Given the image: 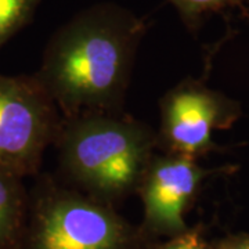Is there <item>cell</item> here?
<instances>
[{
  "label": "cell",
  "mask_w": 249,
  "mask_h": 249,
  "mask_svg": "<svg viewBox=\"0 0 249 249\" xmlns=\"http://www.w3.org/2000/svg\"><path fill=\"white\" fill-rule=\"evenodd\" d=\"M145 24L112 3L80 11L46 47L35 78L62 119L121 112Z\"/></svg>",
  "instance_id": "obj_1"
},
{
  "label": "cell",
  "mask_w": 249,
  "mask_h": 249,
  "mask_svg": "<svg viewBox=\"0 0 249 249\" xmlns=\"http://www.w3.org/2000/svg\"><path fill=\"white\" fill-rule=\"evenodd\" d=\"M54 144L72 188L115 206L137 191L158 148V134L121 112L89 114L62 119Z\"/></svg>",
  "instance_id": "obj_2"
},
{
  "label": "cell",
  "mask_w": 249,
  "mask_h": 249,
  "mask_svg": "<svg viewBox=\"0 0 249 249\" xmlns=\"http://www.w3.org/2000/svg\"><path fill=\"white\" fill-rule=\"evenodd\" d=\"M155 242L115 206L46 176L29 193L27 217L14 249H151Z\"/></svg>",
  "instance_id": "obj_3"
},
{
  "label": "cell",
  "mask_w": 249,
  "mask_h": 249,
  "mask_svg": "<svg viewBox=\"0 0 249 249\" xmlns=\"http://www.w3.org/2000/svg\"><path fill=\"white\" fill-rule=\"evenodd\" d=\"M61 121L35 75L0 73V169L21 178L36 175Z\"/></svg>",
  "instance_id": "obj_4"
},
{
  "label": "cell",
  "mask_w": 249,
  "mask_h": 249,
  "mask_svg": "<svg viewBox=\"0 0 249 249\" xmlns=\"http://www.w3.org/2000/svg\"><path fill=\"white\" fill-rule=\"evenodd\" d=\"M235 101L196 82H183L160 101L158 148L196 158L214 148L212 133L238 118Z\"/></svg>",
  "instance_id": "obj_5"
},
{
  "label": "cell",
  "mask_w": 249,
  "mask_h": 249,
  "mask_svg": "<svg viewBox=\"0 0 249 249\" xmlns=\"http://www.w3.org/2000/svg\"><path fill=\"white\" fill-rule=\"evenodd\" d=\"M208 175L196 158L169 152L155 154L136 191L144 208L142 231L160 241L188 230L186 214Z\"/></svg>",
  "instance_id": "obj_6"
},
{
  "label": "cell",
  "mask_w": 249,
  "mask_h": 249,
  "mask_svg": "<svg viewBox=\"0 0 249 249\" xmlns=\"http://www.w3.org/2000/svg\"><path fill=\"white\" fill-rule=\"evenodd\" d=\"M29 193L22 178L0 169V249H14L28 212Z\"/></svg>",
  "instance_id": "obj_7"
},
{
  "label": "cell",
  "mask_w": 249,
  "mask_h": 249,
  "mask_svg": "<svg viewBox=\"0 0 249 249\" xmlns=\"http://www.w3.org/2000/svg\"><path fill=\"white\" fill-rule=\"evenodd\" d=\"M40 0H0V47L27 25Z\"/></svg>",
  "instance_id": "obj_8"
},
{
  "label": "cell",
  "mask_w": 249,
  "mask_h": 249,
  "mask_svg": "<svg viewBox=\"0 0 249 249\" xmlns=\"http://www.w3.org/2000/svg\"><path fill=\"white\" fill-rule=\"evenodd\" d=\"M187 27L196 28L204 16L227 7L234 0H168Z\"/></svg>",
  "instance_id": "obj_9"
},
{
  "label": "cell",
  "mask_w": 249,
  "mask_h": 249,
  "mask_svg": "<svg viewBox=\"0 0 249 249\" xmlns=\"http://www.w3.org/2000/svg\"><path fill=\"white\" fill-rule=\"evenodd\" d=\"M151 249H213V245L205 240L199 229H188L175 237L157 241Z\"/></svg>",
  "instance_id": "obj_10"
},
{
  "label": "cell",
  "mask_w": 249,
  "mask_h": 249,
  "mask_svg": "<svg viewBox=\"0 0 249 249\" xmlns=\"http://www.w3.org/2000/svg\"><path fill=\"white\" fill-rule=\"evenodd\" d=\"M212 245L213 249H249V234H231Z\"/></svg>",
  "instance_id": "obj_11"
}]
</instances>
